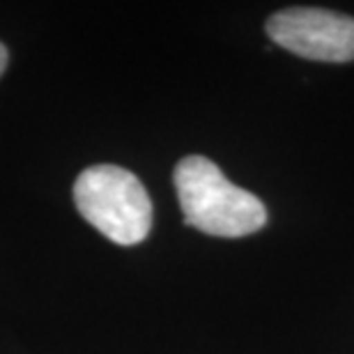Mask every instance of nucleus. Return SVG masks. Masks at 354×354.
<instances>
[{"label":"nucleus","mask_w":354,"mask_h":354,"mask_svg":"<svg viewBox=\"0 0 354 354\" xmlns=\"http://www.w3.org/2000/svg\"><path fill=\"white\" fill-rule=\"evenodd\" d=\"M175 189L191 228L214 237H244L267 223L260 198L235 187L214 161L191 154L175 166Z\"/></svg>","instance_id":"f257e3e1"},{"label":"nucleus","mask_w":354,"mask_h":354,"mask_svg":"<svg viewBox=\"0 0 354 354\" xmlns=\"http://www.w3.org/2000/svg\"><path fill=\"white\" fill-rule=\"evenodd\" d=\"M74 203L90 225L120 246L140 244L150 235V196L136 175L120 166L86 168L74 184Z\"/></svg>","instance_id":"f03ea898"},{"label":"nucleus","mask_w":354,"mask_h":354,"mask_svg":"<svg viewBox=\"0 0 354 354\" xmlns=\"http://www.w3.org/2000/svg\"><path fill=\"white\" fill-rule=\"evenodd\" d=\"M267 35L281 48L308 60H354V19L338 12L292 7L267 21Z\"/></svg>","instance_id":"7ed1b4c3"},{"label":"nucleus","mask_w":354,"mask_h":354,"mask_svg":"<svg viewBox=\"0 0 354 354\" xmlns=\"http://www.w3.org/2000/svg\"><path fill=\"white\" fill-rule=\"evenodd\" d=\"M7 60H10V55H7V48H5V44H3V41H0V76H3V72H5Z\"/></svg>","instance_id":"20e7f679"}]
</instances>
